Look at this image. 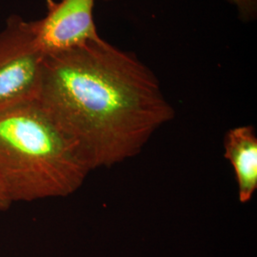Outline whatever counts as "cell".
Segmentation results:
<instances>
[{"label":"cell","mask_w":257,"mask_h":257,"mask_svg":"<svg viewBox=\"0 0 257 257\" xmlns=\"http://www.w3.org/2000/svg\"><path fill=\"white\" fill-rule=\"evenodd\" d=\"M37 101L91 172L138 156L175 116L154 73L101 37L46 55Z\"/></svg>","instance_id":"6da1fadb"},{"label":"cell","mask_w":257,"mask_h":257,"mask_svg":"<svg viewBox=\"0 0 257 257\" xmlns=\"http://www.w3.org/2000/svg\"><path fill=\"white\" fill-rule=\"evenodd\" d=\"M90 172L37 100L0 110V183L12 202L69 196Z\"/></svg>","instance_id":"7a4b0ae2"},{"label":"cell","mask_w":257,"mask_h":257,"mask_svg":"<svg viewBox=\"0 0 257 257\" xmlns=\"http://www.w3.org/2000/svg\"><path fill=\"white\" fill-rule=\"evenodd\" d=\"M44 58L32 22L11 16L0 32V110L37 100Z\"/></svg>","instance_id":"3957f363"},{"label":"cell","mask_w":257,"mask_h":257,"mask_svg":"<svg viewBox=\"0 0 257 257\" xmlns=\"http://www.w3.org/2000/svg\"><path fill=\"white\" fill-rule=\"evenodd\" d=\"M46 16L31 21L37 46L45 55L65 52L98 38L94 0H47Z\"/></svg>","instance_id":"277c9868"},{"label":"cell","mask_w":257,"mask_h":257,"mask_svg":"<svg viewBox=\"0 0 257 257\" xmlns=\"http://www.w3.org/2000/svg\"><path fill=\"white\" fill-rule=\"evenodd\" d=\"M225 158L235 174L239 201L248 203L257 190V137L251 126L230 130L224 140Z\"/></svg>","instance_id":"5b68a950"},{"label":"cell","mask_w":257,"mask_h":257,"mask_svg":"<svg viewBox=\"0 0 257 257\" xmlns=\"http://www.w3.org/2000/svg\"><path fill=\"white\" fill-rule=\"evenodd\" d=\"M233 5L244 20H251L256 16L257 0H226Z\"/></svg>","instance_id":"8992f818"},{"label":"cell","mask_w":257,"mask_h":257,"mask_svg":"<svg viewBox=\"0 0 257 257\" xmlns=\"http://www.w3.org/2000/svg\"><path fill=\"white\" fill-rule=\"evenodd\" d=\"M13 202L8 196V194L5 192L4 188L0 183V211H6L8 210Z\"/></svg>","instance_id":"52a82bcc"},{"label":"cell","mask_w":257,"mask_h":257,"mask_svg":"<svg viewBox=\"0 0 257 257\" xmlns=\"http://www.w3.org/2000/svg\"><path fill=\"white\" fill-rule=\"evenodd\" d=\"M105 1H110V0H105Z\"/></svg>","instance_id":"ba28073f"}]
</instances>
